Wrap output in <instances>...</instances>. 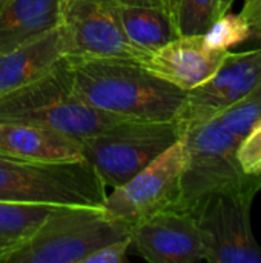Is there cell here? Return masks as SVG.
Instances as JSON below:
<instances>
[{
  "label": "cell",
  "mask_w": 261,
  "mask_h": 263,
  "mask_svg": "<svg viewBox=\"0 0 261 263\" xmlns=\"http://www.w3.org/2000/svg\"><path fill=\"white\" fill-rule=\"evenodd\" d=\"M106 186L83 162L40 163L0 156V202L103 206Z\"/></svg>",
  "instance_id": "4"
},
{
  "label": "cell",
  "mask_w": 261,
  "mask_h": 263,
  "mask_svg": "<svg viewBox=\"0 0 261 263\" xmlns=\"http://www.w3.org/2000/svg\"><path fill=\"white\" fill-rule=\"evenodd\" d=\"M0 156L40 163L83 162L80 140L28 122H0Z\"/></svg>",
  "instance_id": "13"
},
{
  "label": "cell",
  "mask_w": 261,
  "mask_h": 263,
  "mask_svg": "<svg viewBox=\"0 0 261 263\" xmlns=\"http://www.w3.org/2000/svg\"><path fill=\"white\" fill-rule=\"evenodd\" d=\"M185 165L186 149L180 139L131 180L114 188L106 196L105 211L129 225L163 211H178Z\"/></svg>",
  "instance_id": "8"
},
{
  "label": "cell",
  "mask_w": 261,
  "mask_h": 263,
  "mask_svg": "<svg viewBox=\"0 0 261 263\" xmlns=\"http://www.w3.org/2000/svg\"><path fill=\"white\" fill-rule=\"evenodd\" d=\"M203 37L208 46L214 49L229 51V48L251 39V29L240 14H232L231 11H226L211 25Z\"/></svg>",
  "instance_id": "20"
},
{
  "label": "cell",
  "mask_w": 261,
  "mask_h": 263,
  "mask_svg": "<svg viewBox=\"0 0 261 263\" xmlns=\"http://www.w3.org/2000/svg\"><path fill=\"white\" fill-rule=\"evenodd\" d=\"M60 206L0 202V263Z\"/></svg>",
  "instance_id": "17"
},
{
  "label": "cell",
  "mask_w": 261,
  "mask_h": 263,
  "mask_svg": "<svg viewBox=\"0 0 261 263\" xmlns=\"http://www.w3.org/2000/svg\"><path fill=\"white\" fill-rule=\"evenodd\" d=\"M129 250H131V239L129 237L120 239L94 251L85 260V263H123L128 257Z\"/></svg>",
  "instance_id": "22"
},
{
  "label": "cell",
  "mask_w": 261,
  "mask_h": 263,
  "mask_svg": "<svg viewBox=\"0 0 261 263\" xmlns=\"http://www.w3.org/2000/svg\"><path fill=\"white\" fill-rule=\"evenodd\" d=\"M118 5L125 34L140 52H152L180 35L175 17L169 11L146 5Z\"/></svg>",
  "instance_id": "16"
},
{
  "label": "cell",
  "mask_w": 261,
  "mask_h": 263,
  "mask_svg": "<svg viewBox=\"0 0 261 263\" xmlns=\"http://www.w3.org/2000/svg\"><path fill=\"white\" fill-rule=\"evenodd\" d=\"M240 15L251 29V39L261 40V0H245Z\"/></svg>",
  "instance_id": "23"
},
{
  "label": "cell",
  "mask_w": 261,
  "mask_h": 263,
  "mask_svg": "<svg viewBox=\"0 0 261 263\" xmlns=\"http://www.w3.org/2000/svg\"><path fill=\"white\" fill-rule=\"evenodd\" d=\"M215 120L242 142L261 120V79L246 96L223 111Z\"/></svg>",
  "instance_id": "18"
},
{
  "label": "cell",
  "mask_w": 261,
  "mask_h": 263,
  "mask_svg": "<svg viewBox=\"0 0 261 263\" xmlns=\"http://www.w3.org/2000/svg\"><path fill=\"white\" fill-rule=\"evenodd\" d=\"M11 2H12V0H0V12H2Z\"/></svg>",
  "instance_id": "26"
},
{
  "label": "cell",
  "mask_w": 261,
  "mask_h": 263,
  "mask_svg": "<svg viewBox=\"0 0 261 263\" xmlns=\"http://www.w3.org/2000/svg\"><path fill=\"white\" fill-rule=\"evenodd\" d=\"M131 228L103 206H60L3 263H85L98 248L129 237Z\"/></svg>",
  "instance_id": "3"
},
{
  "label": "cell",
  "mask_w": 261,
  "mask_h": 263,
  "mask_svg": "<svg viewBox=\"0 0 261 263\" xmlns=\"http://www.w3.org/2000/svg\"><path fill=\"white\" fill-rule=\"evenodd\" d=\"M228 52L208 46L203 34L178 35L162 48L143 54L135 62L188 92L206 82L220 68Z\"/></svg>",
  "instance_id": "12"
},
{
  "label": "cell",
  "mask_w": 261,
  "mask_h": 263,
  "mask_svg": "<svg viewBox=\"0 0 261 263\" xmlns=\"http://www.w3.org/2000/svg\"><path fill=\"white\" fill-rule=\"evenodd\" d=\"M131 248L151 263H195L205 260V239L186 211H163L131 228Z\"/></svg>",
  "instance_id": "11"
},
{
  "label": "cell",
  "mask_w": 261,
  "mask_h": 263,
  "mask_svg": "<svg viewBox=\"0 0 261 263\" xmlns=\"http://www.w3.org/2000/svg\"><path fill=\"white\" fill-rule=\"evenodd\" d=\"M237 159L246 174L261 173V120L252 126V129L238 143Z\"/></svg>",
  "instance_id": "21"
},
{
  "label": "cell",
  "mask_w": 261,
  "mask_h": 263,
  "mask_svg": "<svg viewBox=\"0 0 261 263\" xmlns=\"http://www.w3.org/2000/svg\"><path fill=\"white\" fill-rule=\"evenodd\" d=\"M125 120L88 105L74 89L66 57L26 86L0 97V122L38 123L85 140Z\"/></svg>",
  "instance_id": "2"
},
{
  "label": "cell",
  "mask_w": 261,
  "mask_h": 263,
  "mask_svg": "<svg viewBox=\"0 0 261 263\" xmlns=\"http://www.w3.org/2000/svg\"><path fill=\"white\" fill-rule=\"evenodd\" d=\"M75 92L92 108L129 120H175L186 91L138 62L117 57H66Z\"/></svg>",
  "instance_id": "1"
},
{
  "label": "cell",
  "mask_w": 261,
  "mask_h": 263,
  "mask_svg": "<svg viewBox=\"0 0 261 263\" xmlns=\"http://www.w3.org/2000/svg\"><path fill=\"white\" fill-rule=\"evenodd\" d=\"M65 57L60 26L42 37L0 54V97L17 91L46 74Z\"/></svg>",
  "instance_id": "14"
},
{
  "label": "cell",
  "mask_w": 261,
  "mask_h": 263,
  "mask_svg": "<svg viewBox=\"0 0 261 263\" xmlns=\"http://www.w3.org/2000/svg\"><path fill=\"white\" fill-rule=\"evenodd\" d=\"M60 29L65 57L143 55L128 40L120 20L118 0H60Z\"/></svg>",
  "instance_id": "9"
},
{
  "label": "cell",
  "mask_w": 261,
  "mask_h": 263,
  "mask_svg": "<svg viewBox=\"0 0 261 263\" xmlns=\"http://www.w3.org/2000/svg\"><path fill=\"white\" fill-rule=\"evenodd\" d=\"M182 137L175 120H120L82 140L83 160L106 188H117Z\"/></svg>",
  "instance_id": "5"
},
{
  "label": "cell",
  "mask_w": 261,
  "mask_h": 263,
  "mask_svg": "<svg viewBox=\"0 0 261 263\" xmlns=\"http://www.w3.org/2000/svg\"><path fill=\"white\" fill-rule=\"evenodd\" d=\"M60 25V0H12L0 12V54Z\"/></svg>",
  "instance_id": "15"
},
{
  "label": "cell",
  "mask_w": 261,
  "mask_h": 263,
  "mask_svg": "<svg viewBox=\"0 0 261 263\" xmlns=\"http://www.w3.org/2000/svg\"><path fill=\"white\" fill-rule=\"evenodd\" d=\"M261 182L211 193L198 199L186 213L198 225L209 263H261V247L251 227V208Z\"/></svg>",
  "instance_id": "7"
},
{
  "label": "cell",
  "mask_w": 261,
  "mask_h": 263,
  "mask_svg": "<svg viewBox=\"0 0 261 263\" xmlns=\"http://www.w3.org/2000/svg\"><path fill=\"white\" fill-rule=\"evenodd\" d=\"M118 3L123 5H146V6H158L163 8L166 11H169L171 14H174L175 17V8L178 0H118Z\"/></svg>",
  "instance_id": "24"
},
{
  "label": "cell",
  "mask_w": 261,
  "mask_h": 263,
  "mask_svg": "<svg viewBox=\"0 0 261 263\" xmlns=\"http://www.w3.org/2000/svg\"><path fill=\"white\" fill-rule=\"evenodd\" d=\"M220 0H178L175 23L180 35L205 34L220 17Z\"/></svg>",
  "instance_id": "19"
},
{
  "label": "cell",
  "mask_w": 261,
  "mask_h": 263,
  "mask_svg": "<svg viewBox=\"0 0 261 263\" xmlns=\"http://www.w3.org/2000/svg\"><path fill=\"white\" fill-rule=\"evenodd\" d=\"M261 79V48L228 52L220 68L202 85L186 92L175 119L182 133L194 125L217 119L246 96Z\"/></svg>",
  "instance_id": "10"
},
{
  "label": "cell",
  "mask_w": 261,
  "mask_h": 263,
  "mask_svg": "<svg viewBox=\"0 0 261 263\" xmlns=\"http://www.w3.org/2000/svg\"><path fill=\"white\" fill-rule=\"evenodd\" d=\"M234 2H235V0H220V6H218V12H220V15H222V14H225L226 11H229Z\"/></svg>",
  "instance_id": "25"
},
{
  "label": "cell",
  "mask_w": 261,
  "mask_h": 263,
  "mask_svg": "<svg viewBox=\"0 0 261 263\" xmlns=\"http://www.w3.org/2000/svg\"><path fill=\"white\" fill-rule=\"evenodd\" d=\"M180 139L186 149V165L178 211H188L206 194L261 182V173L246 174L242 170L237 159L240 140L215 119L186 128Z\"/></svg>",
  "instance_id": "6"
}]
</instances>
